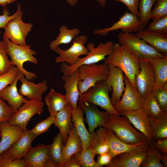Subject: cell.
<instances>
[{
  "mask_svg": "<svg viewBox=\"0 0 167 167\" xmlns=\"http://www.w3.org/2000/svg\"><path fill=\"white\" fill-rule=\"evenodd\" d=\"M108 137L109 146V152L113 158L122 153L132 150L141 144H129L125 143L118 139L113 131L109 130Z\"/></svg>",
  "mask_w": 167,
  "mask_h": 167,
  "instance_id": "cell-34",
  "label": "cell"
},
{
  "mask_svg": "<svg viewBox=\"0 0 167 167\" xmlns=\"http://www.w3.org/2000/svg\"><path fill=\"white\" fill-rule=\"evenodd\" d=\"M98 155L96 162L99 167H103L104 165L106 166L113 158L112 155L109 152Z\"/></svg>",
  "mask_w": 167,
  "mask_h": 167,
  "instance_id": "cell-49",
  "label": "cell"
},
{
  "mask_svg": "<svg viewBox=\"0 0 167 167\" xmlns=\"http://www.w3.org/2000/svg\"><path fill=\"white\" fill-rule=\"evenodd\" d=\"M44 103L36 99L28 100L15 112L8 122L10 124L19 126L24 130L32 118L37 114H41L43 112Z\"/></svg>",
  "mask_w": 167,
  "mask_h": 167,
  "instance_id": "cell-10",
  "label": "cell"
},
{
  "mask_svg": "<svg viewBox=\"0 0 167 167\" xmlns=\"http://www.w3.org/2000/svg\"><path fill=\"white\" fill-rule=\"evenodd\" d=\"M19 80L21 83L19 91L20 94L26 97L28 100L36 99L42 101V95L48 89L46 80L35 84L25 78L22 73H21Z\"/></svg>",
  "mask_w": 167,
  "mask_h": 167,
  "instance_id": "cell-19",
  "label": "cell"
},
{
  "mask_svg": "<svg viewBox=\"0 0 167 167\" xmlns=\"http://www.w3.org/2000/svg\"><path fill=\"white\" fill-rule=\"evenodd\" d=\"M19 71L17 67L13 66L8 72L0 75V92L14 82Z\"/></svg>",
  "mask_w": 167,
  "mask_h": 167,
  "instance_id": "cell-41",
  "label": "cell"
},
{
  "mask_svg": "<svg viewBox=\"0 0 167 167\" xmlns=\"http://www.w3.org/2000/svg\"><path fill=\"white\" fill-rule=\"evenodd\" d=\"M121 115L110 114L103 127L113 131L118 139L125 143L137 144L149 143L145 135L132 126L126 116Z\"/></svg>",
  "mask_w": 167,
  "mask_h": 167,
  "instance_id": "cell-1",
  "label": "cell"
},
{
  "mask_svg": "<svg viewBox=\"0 0 167 167\" xmlns=\"http://www.w3.org/2000/svg\"><path fill=\"white\" fill-rule=\"evenodd\" d=\"M148 117L152 132L153 141L167 137V112L159 118Z\"/></svg>",
  "mask_w": 167,
  "mask_h": 167,
  "instance_id": "cell-32",
  "label": "cell"
},
{
  "mask_svg": "<svg viewBox=\"0 0 167 167\" xmlns=\"http://www.w3.org/2000/svg\"><path fill=\"white\" fill-rule=\"evenodd\" d=\"M149 143L141 144L114 157L107 167H139L146 156Z\"/></svg>",
  "mask_w": 167,
  "mask_h": 167,
  "instance_id": "cell-11",
  "label": "cell"
},
{
  "mask_svg": "<svg viewBox=\"0 0 167 167\" xmlns=\"http://www.w3.org/2000/svg\"><path fill=\"white\" fill-rule=\"evenodd\" d=\"M79 76L78 88L80 95L100 80L105 81L109 73V65L104 62L83 65L77 69Z\"/></svg>",
  "mask_w": 167,
  "mask_h": 167,
  "instance_id": "cell-6",
  "label": "cell"
},
{
  "mask_svg": "<svg viewBox=\"0 0 167 167\" xmlns=\"http://www.w3.org/2000/svg\"><path fill=\"white\" fill-rule=\"evenodd\" d=\"M78 1V0H66L67 3L72 6L75 5Z\"/></svg>",
  "mask_w": 167,
  "mask_h": 167,
  "instance_id": "cell-55",
  "label": "cell"
},
{
  "mask_svg": "<svg viewBox=\"0 0 167 167\" xmlns=\"http://www.w3.org/2000/svg\"><path fill=\"white\" fill-rule=\"evenodd\" d=\"M156 0H140L138 6L139 9V20L145 26L148 24L151 19L152 7Z\"/></svg>",
  "mask_w": 167,
  "mask_h": 167,
  "instance_id": "cell-38",
  "label": "cell"
},
{
  "mask_svg": "<svg viewBox=\"0 0 167 167\" xmlns=\"http://www.w3.org/2000/svg\"><path fill=\"white\" fill-rule=\"evenodd\" d=\"M102 7H105L106 6V0H96Z\"/></svg>",
  "mask_w": 167,
  "mask_h": 167,
  "instance_id": "cell-56",
  "label": "cell"
},
{
  "mask_svg": "<svg viewBox=\"0 0 167 167\" xmlns=\"http://www.w3.org/2000/svg\"><path fill=\"white\" fill-rule=\"evenodd\" d=\"M84 111L79 105L75 110H73L71 120L82 144L83 149L90 148L92 141V133L86 128L84 121Z\"/></svg>",
  "mask_w": 167,
  "mask_h": 167,
  "instance_id": "cell-23",
  "label": "cell"
},
{
  "mask_svg": "<svg viewBox=\"0 0 167 167\" xmlns=\"http://www.w3.org/2000/svg\"><path fill=\"white\" fill-rule=\"evenodd\" d=\"M88 41L85 35L77 36L72 41V45L67 49L64 50L59 46L53 51L59 55L56 57V63H66L70 66L73 65L80 57L86 55L89 52L85 46Z\"/></svg>",
  "mask_w": 167,
  "mask_h": 167,
  "instance_id": "cell-9",
  "label": "cell"
},
{
  "mask_svg": "<svg viewBox=\"0 0 167 167\" xmlns=\"http://www.w3.org/2000/svg\"><path fill=\"white\" fill-rule=\"evenodd\" d=\"M1 140L0 141V155L8 149L21 136L23 131L21 127L11 125L8 122L0 123Z\"/></svg>",
  "mask_w": 167,
  "mask_h": 167,
  "instance_id": "cell-20",
  "label": "cell"
},
{
  "mask_svg": "<svg viewBox=\"0 0 167 167\" xmlns=\"http://www.w3.org/2000/svg\"><path fill=\"white\" fill-rule=\"evenodd\" d=\"M22 18L14 19L8 22L4 28L3 37L15 44L24 46L27 45L26 37L33 26L31 23L24 22Z\"/></svg>",
  "mask_w": 167,
  "mask_h": 167,
  "instance_id": "cell-13",
  "label": "cell"
},
{
  "mask_svg": "<svg viewBox=\"0 0 167 167\" xmlns=\"http://www.w3.org/2000/svg\"><path fill=\"white\" fill-rule=\"evenodd\" d=\"M56 167L54 164L51 161L49 158L46 161L45 165L44 167Z\"/></svg>",
  "mask_w": 167,
  "mask_h": 167,
  "instance_id": "cell-54",
  "label": "cell"
},
{
  "mask_svg": "<svg viewBox=\"0 0 167 167\" xmlns=\"http://www.w3.org/2000/svg\"><path fill=\"white\" fill-rule=\"evenodd\" d=\"M62 79L64 82L63 87L68 104L73 110H75L78 107L77 103L80 96L78 88L79 76L77 70L70 75H64Z\"/></svg>",
  "mask_w": 167,
  "mask_h": 167,
  "instance_id": "cell-22",
  "label": "cell"
},
{
  "mask_svg": "<svg viewBox=\"0 0 167 167\" xmlns=\"http://www.w3.org/2000/svg\"><path fill=\"white\" fill-rule=\"evenodd\" d=\"M154 70L155 81L154 89L161 88L167 83V56L160 59L148 60Z\"/></svg>",
  "mask_w": 167,
  "mask_h": 167,
  "instance_id": "cell-29",
  "label": "cell"
},
{
  "mask_svg": "<svg viewBox=\"0 0 167 167\" xmlns=\"http://www.w3.org/2000/svg\"><path fill=\"white\" fill-rule=\"evenodd\" d=\"M161 161L165 167H167V154L162 153Z\"/></svg>",
  "mask_w": 167,
  "mask_h": 167,
  "instance_id": "cell-53",
  "label": "cell"
},
{
  "mask_svg": "<svg viewBox=\"0 0 167 167\" xmlns=\"http://www.w3.org/2000/svg\"><path fill=\"white\" fill-rule=\"evenodd\" d=\"M59 30V33L56 39L50 44L49 48L51 50H53L61 45L69 44L80 32V30L78 28L70 29L65 25L61 26Z\"/></svg>",
  "mask_w": 167,
  "mask_h": 167,
  "instance_id": "cell-31",
  "label": "cell"
},
{
  "mask_svg": "<svg viewBox=\"0 0 167 167\" xmlns=\"http://www.w3.org/2000/svg\"><path fill=\"white\" fill-rule=\"evenodd\" d=\"M1 137V132L0 130V138Z\"/></svg>",
  "mask_w": 167,
  "mask_h": 167,
  "instance_id": "cell-57",
  "label": "cell"
},
{
  "mask_svg": "<svg viewBox=\"0 0 167 167\" xmlns=\"http://www.w3.org/2000/svg\"><path fill=\"white\" fill-rule=\"evenodd\" d=\"M55 117L56 115L50 114L48 118L37 123L31 131L37 136L45 133L54 123Z\"/></svg>",
  "mask_w": 167,
  "mask_h": 167,
  "instance_id": "cell-44",
  "label": "cell"
},
{
  "mask_svg": "<svg viewBox=\"0 0 167 167\" xmlns=\"http://www.w3.org/2000/svg\"><path fill=\"white\" fill-rule=\"evenodd\" d=\"M64 145L62 138L59 133L54 138L48 153V157L56 167H63L62 148Z\"/></svg>",
  "mask_w": 167,
  "mask_h": 167,
  "instance_id": "cell-33",
  "label": "cell"
},
{
  "mask_svg": "<svg viewBox=\"0 0 167 167\" xmlns=\"http://www.w3.org/2000/svg\"><path fill=\"white\" fill-rule=\"evenodd\" d=\"M96 155L92 149L88 148L74 155L82 167H99L94 160Z\"/></svg>",
  "mask_w": 167,
  "mask_h": 167,
  "instance_id": "cell-37",
  "label": "cell"
},
{
  "mask_svg": "<svg viewBox=\"0 0 167 167\" xmlns=\"http://www.w3.org/2000/svg\"><path fill=\"white\" fill-rule=\"evenodd\" d=\"M37 136L31 130H24L19 138L3 153L12 160L23 158L33 148L32 143Z\"/></svg>",
  "mask_w": 167,
  "mask_h": 167,
  "instance_id": "cell-14",
  "label": "cell"
},
{
  "mask_svg": "<svg viewBox=\"0 0 167 167\" xmlns=\"http://www.w3.org/2000/svg\"><path fill=\"white\" fill-rule=\"evenodd\" d=\"M167 16V0H156L152 9L151 19L156 20Z\"/></svg>",
  "mask_w": 167,
  "mask_h": 167,
  "instance_id": "cell-40",
  "label": "cell"
},
{
  "mask_svg": "<svg viewBox=\"0 0 167 167\" xmlns=\"http://www.w3.org/2000/svg\"><path fill=\"white\" fill-rule=\"evenodd\" d=\"M3 41L6 52L9 56L12 65L17 67L19 71L22 73L29 80L36 79L37 75L36 73L27 71L23 66L24 64L26 62H30L34 64L38 62L37 58L34 57L36 53L31 49L30 45L15 44L9 39L4 37Z\"/></svg>",
  "mask_w": 167,
  "mask_h": 167,
  "instance_id": "cell-4",
  "label": "cell"
},
{
  "mask_svg": "<svg viewBox=\"0 0 167 167\" xmlns=\"http://www.w3.org/2000/svg\"><path fill=\"white\" fill-rule=\"evenodd\" d=\"M119 2L125 4L128 9L131 13L138 18L139 11L138 10V6L140 0H114Z\"/></svg>",
  "mask_w": 167,
  "mask_h": 167,
  "instance_id": "cell-48",
  "label": "cell"
},
{
  "mask_svg": "<svg viewBox=\"0 0 167 167\" xmlns=\"http://www.w3.org/2000/svg\"><path fill=\"white\" fill-rule=\"evenodd\" d=\"M152 93L155 100L161 109L167 112V83L161 88L153 90Z\"/></svg>",
  "mask_w": 167,
  "mask_h": 167,
  "instance_id": "cell-39",
  "label": "cell"
},
{
  "mask_svg": "<svg viewBox=\"0 0 167 167\" xmlns=\"http://www.w3.org/2000/svg\"><path fill=\"white\" fill-rule=\"evenodd\" d=\"M73 110L72 108L68 104L56 115L54 124L59 129V133L64 144L67 140L69 130L73 124L71 120Z\"/></svg>",
  "mask_w": 167,
  "mask_h": 167,
  "instance_id": "cell-26",
  "label": "cell"
},
{
  "mask_svg": "<svg viewBox=\"0 0 167 167\" xmlns=\"http://www.w3.org/2000/svg\"><path fill=\"white\" fill-rule=\"evenodd\" d=\"M147 29L156 32L167 33V16L153 20L148 25Z\"/></svg>",
  "mask_w": 167,
  "mask_h": 167,
  "instance_id": "cell-45",
  "label": "cell"
},
{
  "mask_svg": "<svg viewBox=\"0 0 167 167\" xmlns=\"http://www.w3.org/2000/svg\"><path fill=\"white\" fill-rule=\"evenodd\" d=\"M23 12L19 3L17 5V9L15 13L10 15L9 10L6 7L2 10V14L0 15V28H5L8 23L11 20L22 17Z\"/></svg>",
  "mask_w": 167,
  "mask_h": 167,
  "instance_id": "cell-43",
  "label": "cell"
},
{
  "mask_svg": "<svg viewBox=\"0 0 167 167\" xmlns=\"http://www.w3.org/2000/svg\"><path fill=\"white\" fill-rule=\"evenodd\" d=\"M135 34L161 54L167 56V33H161L143 29Z\"/></svg>",
  "mask_w": 167,
  "mask_h": 167,
  "instance_id": "cell-21",
  "label": "cell"
},
{
  "mask_svg": "<svg viewBox=\"0 0 167 167\" xmlns=\"http://www.w3.org/2000/svg\"><path fill=\"white\" fill-rule=\"evenodd\" d=\"M82 149L81 140L73 124L69 130L67 142L62 148L64 165L72 156L81 152Z\"/></svg>",
  "mask_w": 167,
  "mask_h": 167,
  "instance_id": "cell-27",
  "label": "cell"
},
{
  "mask_svg": "<svg viewBox=\"0 0 167 167\" xmlns=\"http://www.w3.org/2000/svg\"><path fill=\"white\" fill-rule=\"evenodd\" d=\"M13 66L6 52L3 41H0V75L8 72Z\"/></svg>",
  "mask_w": 167,
  "mask_h": 167,
  "instance_id": "cell-42",
  "label": "cell"
},
{
  "mask_svg": "<svg viewBox=\"0 0 167 167\" xmlns=\"http://www.w3.org/2000/svg\"><path fill=\"white\" fill-rule=\"evenodd\" d=\"M104 62L120 68L136 90L135 76L140 71L138 61L123 46L119 43H114L112 52L104 60Z\"/></svg>",
  "mask_w": 167,
  "mask_h": 167,
  "instance_id": "cell-2",
  "label": "cell"
},
{
  "mask_svg": "<svg viewBox=\"0 0 167 167\" xmlns=\"http://www.w3.org/2000/svg\"><path fill=\"white\" fill-rule=\"evenodd\" d=\"M45 102L50 115H56L57 113L68 104L65 95H62L52 89L46 96Z\"/></svg>",
  "mask_w": 167,
  "mask_h": 167,
  "instance_id": "cell-30",
  "label": "cell"
},
{
  "mask_svg": "<svg viewBox=\"0 0 167 167\" xmlns=\"http://www.w3.org/2000/svg\"><path fill=\"white\" fill-rule=\"evenodd\" d=\"M109 65L108 77L105 82L112 90L110 100L113 107L120 100L125 89L122 71L119 67Z\"/></svg>",
  "mask_w": 167,
  "mask_h": 167,
  "instance_id": "cell-17",
  "label": "cell"
},
{
  "mask_svg": "<svg viewBox=\"0 0 167 167\" xmlns=\"http://www.w3.org/2000/svg\"><path fill=\"white\" fill-rule=\"evenodd\" d=\"M17 0H0V5L3 7H6L8 4L14 2Z\"/></svg>",
  "mask_w": 167,
  "mask_h": 167,
  "instance_id": "cell-52",
  "label": "cell"
},
{
  "mask_svg": "<svg viewBox=\"0 0 167 167\" xmlns=\"http://www.w3.org/2000/svg\"><path fill=\"white\" fill-rule=\"evenodd\" d=\"M0 167H26L24 158L12 160L2 153L0 155Z\"/></svg>",
  "mask_w": 167,
  "mask_h": 167,
  "instance_id": "cell-46",
  "label": "cell"
},
{
  "mask_svg": "<svg viewBox=\"0 0 167 167\" xmlns=\"http://www.w3.org/2000/svg\"><path fill=\"white\" fill-rule=\"evenodd\" d=\"M162 153L153 146L152 143H149L147 154L141 167H165L161 162Z\"/></svg>",
  "mask_w": 167,
  "mask_h": 167,
  "instance_id": "cell-36",
  "label": "cell"
},
{
  "mask_svg": "<svg viewBox=\"0 0 167 167\" xmlns=\"http://www.w3.org/2000/svg\"><path fill=\"white\" fill-rule=\"evenodd\" d=\"M63 167H81V166L77 158L73 155L65 163Z\"/></svg>",
  "mask_w": 167,
  "mask_h": 167,
  "instance_id": "cell-51",
  "label": "cell"
},
{
  "mask_svg": "<svg viewBox=\"0 0 167 167\" xmlns=\"http://www.w3.org/2000/svg\"><path fill=\"white\" fill-rule=\"evenodd\" d=\"M138 62L140 71L135 76V85L141 100L146 98L152 92L155 77L153 67L149 60H139Z\"/></svg>",
  "mask_w": 167,
  "mask_h": 167,
  "instance_id": "cell-8",
  "label": "cell"
},
{
  "mask_svg": "<svg viewBox=\"0 0 167 167\" xmlns=\"http://www.w3.org/2000/svg\"><path fill=\"white\" fill-rule=\"evenodd\" d=\"M117 37L118 43L138 61L162 58L167 56L132 33L120 32Z\"/></svg>",
  "mask_w": 167,
  "mask_h": 167,
  "instance_id": "cell-3",
  "label": "cell"
},
{
  "mask_svg": "<svg viewBox=\"0 0 167 167\" xmlns=\"http://www.w3.org/2000/svg\"><path fill=\"white\" fill-rule=\"evenodd\" d=\"M114 44L110 41L105 43L101 42L96 47L94 43L89 42L87 47L89 51L85 56L79 58L74 64L70 66L66 63H62L61 70L64 75H70L76 71L80 66L96 63L102 60H105V57L109 55L113 49Z\"/></svg>",
  "mask_w": 167,
  "mask_h": 167,
  "instance_id": "cell-5",
  "label": "cell"
},
{
  "mask_svg": "<svg viewBox=\"0 0 167 167\" xmlns=\"http://www.w3.org/2000/svg\"><path fill=\"white\" fill-rule=\"evenodd\" d=\"M141 108L148 117L157 118L163 116L167 112L163 111L160 108L152 92L147 97L141 100Z\"/></svg>",
  "mask_w": 167,
  "mask_h": 167,
  "instance_id": "cell-35",
  "label": "cell"
},
{
  "mask_svg": "<svg viewBox=\"0 0 167 167\" xmlns=\"http://www.w3.org/2000/svg\"><path fill=\"white\" fill-rule=\"evenodd\" d=\"M50 145L40 144L33 148L23 158L26 167H44L49 158L48 153Z\"/></svg>",
  "mask_w": 167,
  "mask_h": 167,
  "instance_id": "cell-25",
  "label": "cell"
},
{
  "mask_svg": "<svg viewBox=\"0 0 167 167\" xmlns=\"http://www.w3.org/2000/svg\"><path fill=\"white\" fill-rule=\"evenodd\" d=\"M118 113L126 116L136 128L143 134L149 143L153 142L152 132L148 117L141 108L129 111H121Z\"/></svg>",
  "mask_w": 167,
  "mask_h": 167,
  "instance_id": "cell-18",
  "label": "cell"
},
{
  "mask_svg": "<svg viewBox=\"0 0 167 167\" xmlns=\"http://www.w3.org/2000/svg\"><path fill=\"white\" fill-rule=\"evenodd\" d=\"M22 72L19 71L14 82L0 92V97L6 101L15 111L28 99L18 92L17 83Z\"/></svg>",
  "mask_w": 167,
  "mask_h": 167,
  "instance_id": "cell-24",
  "label": "cell"
},
{
  "mask_svg": "<svg viewBox=\"0 0 167 167\" xmlns=\"http://www.w3.org/2000/svg\"><path fill=\"white\" fill-rule=\"evenodd\" d=\"M145 26L138 18L131 13L126 12L117 21L114 23L110 27L96 29L94 34L106 36L110 32L120 29L122 32H137L145 29Z\"/></svg>",
  "mask_w": 167,
  "mask_h": 167,
  "instance_id": "cell-12",
  "label": "cell"
},
{
  "mask_svg": "<svg viewBox=\"0 0 167 167\" xmlns=\"http://www.w3.org/2000/svg\"><path fill=\"white\" fill-rule=\"evenodd\" d=\"M154 147L162 153L167 154V137L153 141Z\"/></svg>",
  "mask_w": 167,
  "mask_h": 167,
  "instance_id": "cell-50",
  "label": "cell"
},
{
  "mask_svg": "<svg viewBox=\"0 0 167 167\" xmlns=\"http://www.w3.org/2000/svg\"><path fill=\"white\" fill-rule=\"evenodd\" d=\"M15 111L8 105L0 97V123L8 122L14 114Z\"/></svg>",
  "mask_w": 167,
  "mask_h": 167,
  "instance_id": "cell-47",
  "label": "cell"
},
{
  "mask_svg": "<svg viewBox=\"0 0 167 167\" xmlns=\"http://www.w3.org/2000/svg\"><path fill=\"white\" fill-rule=\"evenodd\" d=\"M111 90L105 81L100 80L81 94L79 99L98 105L110 114L119 115L112 104L109 97V92Z\"/></svg>",
  "mask_w": 167,
  "mask_h": 167,
  "instance_id": "cell-7",
  "label": "cell"
},
{
  "mask_svg": "<svg viewBox=\"0 0 167 167\" xmlns=\"http://www.w3.org/2000/svg\"><path fill=\"white\" fill-rule=\"evenodd\" d=\"M123 79L125 84L124 93L120 101L113 106L118 113L141 108V99L137 90L133 88L125 74Z\"/></svg>",
  "mask_w": 167,
  "mask_h": 167,
  "instance_id": "cell-16",
  "label": "cell"
},
{
  "mask_svg": "<svg viewBox=\"0 0 167 167\" xmlns=\"http://www.w3.org/2000/svg\"><path fill=\"white\" fill-rule=\"evenodd\" d=\"M78 101L79 105L85 113L90 133H93L98 126H104L110 114L106 111H100L95 105L79 99Z\"/></svg>",
  "mask_w": 167,
  "mask_h": 167,
  "instance_id": "cell-15",
  "label": "cell"
},
{
  "mask_svg": "<svg viewBox=\"0 0 167 167\" xmlns=\"http://www.w3.org/2000/svg\"><path fill=\"white\" fill-rule=\"evenodd\" d=\"M108 130L103 126H100L96 132L92 133V141L90 147L96 155L108 152L109 146L108 137Z\"/></svg>",
  "mask_w": 167,
  "mask_h": 167,
  "instance_id": "cell-28",
  "label": "cell"
}]
</instances>
